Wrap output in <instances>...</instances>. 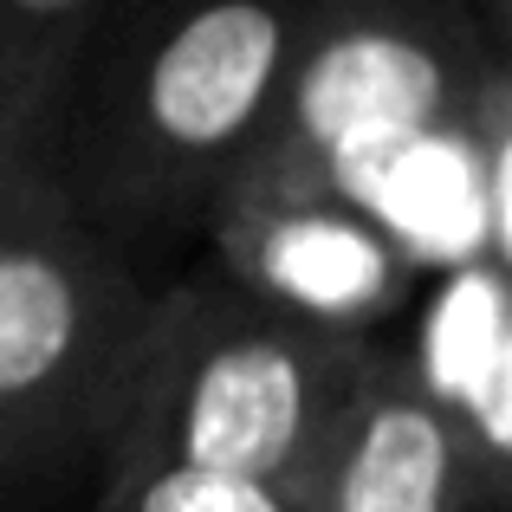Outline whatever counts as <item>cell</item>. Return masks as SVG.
Instances as JSON below:
<instances>
[{
  "label": "cell",
  "instance_id": "3",
  "mask_svg": "<svg viewBox=\"0 0 512 512\" xmlns=\"http://www.w3.org/2000/svg\"><path fill=\"white\" fill-rule=\"evenodd\" d=\"M376 344L299 325L214 273L156 286L104 461L312 487L325 435Z\"/></svg>",
  "mask_w": 512,
  "mask_h": 512
},
{
  "label": "cell",
  "instance_id": "8",
  "mask_svg": "<svg viewBox=\"0 0 512 512\" xmlns=\"http://www.w3.org/2000/svg\"><path fill=\"white\" fill-rule=\"evenodd\" d=\"M85 512H312V493L169 461H98V493Z\"/></svg>",
  "mask_w": 512,
  "mask_h": 512
},
{
  "label": "cell",
  "instance_id": "9",
  "mask_svg": "<svg viewBox=\"0 0 512 512\" xmlns=\"http://www.w3.org/2000/svg\"><path fill=\"white\" fill-rule=\"evenodd\" d=\"M111 0H0V111L59 104L85 33Z\"/></svg>",
  "mask_w": 512,
  "mask_h": 512
},
{
  "label": "cell",
  "instance_id": "10",
  "mask_svg": "<svg viewBox=\"0 0 512 512\" xmlns=\"http://www.w3.org/2000/svg\"><path fill=\"white\" fill-rule=\"evenodd\" d=\"M506 7H512V0H467V13H474V20L487 26L500 46H506Z\"/></svg>",
  "mask_w": 512,
  "mask_h": 512
},
{
  "label": "cell",
  "instance_id": "7",
  "mask_svg": "<svg viewBox=\"0 0 512 512\" xmlns=\"http://www.w3.org/2000/svg\"><path fill=\"white\" fill-rule=\"evenodd\" d=\"M415 383L461 422V435L506 467V422H512V299L506 266L461 260L435 266V286L415 292V344L402 350Z\"/></svg>",
  "mask_w": 512,
  "mask_h": 512
},
{
  "label": "cell",
  "instance_id": "5",
  "mask_svg": "<svg viewBox=\"0 0 512 512\" xmlns=\"http://www.w3.org/2000/svg\"><path fill=\"white\" fill-rule=\"evenodd\" d=\"M201 227L214 247V279L338 338H376L428 286L409 240L350 195L227 188Z\"/></svg>",
  "mask_w": 512,
  "mask_h": 512
},
{
  "label": "cell",
  "instance_id": "1",
  "mask_svg": "<svg viewBox=\"0 0 512 512\" xmlns=\"http://www.w3.org/2000/svg\"><path fill=\"white\" fill-rule=\"evenodd\" d=\"M312 0H111L52 111L72 201L124 253L214 214L286 85Z\"/></svg>",
  "mask_w": 512,
  "mask_h": 512
},
{
  "label": "cell",
  "instance_id": "2",
  "mask_svg": "<svg viewBox=\"0 0 512 512\" xmlns=\"http://www.w3.org/2000/svg\"><path fill=\"white\" fill-rule=\"evenodd\" d=\"M59 104L0 111V512L98 474L156 286L72 201Z\"/></svg>",
  "mask_w": 512,
  "mask_h": 512
},
{
  "label": "cell",
  "instance_id": "4",
  "mask_svg": "<svg viewBox=\"0 0 512 512\" xmlns=\"http://www.w3.org/2000/svg\"><path fill=\"white\" fill-rule=\"evenodd\" d=\"M493 85L506 46L467 0H312L286 85L227 188H318L376 208Z\"/></svg>",
  "mask_w": 512,
  "mask_h": 512
},
{
  "label": "cell",
  "instance_id": "6",
  "mask_svg": "<svg viewBox=\"0 0 512 512\" xmlns=\"http://www.w3.org/2000/svg\"><path fill=\"white\" fill-rule=\"evenodd\" d=\"M305 493L312 512H506V467L461 435L402 350L376 344Z\"/></svg>",
  "mask_w": 512,
  "mask_h": 512
}]
</instances>
